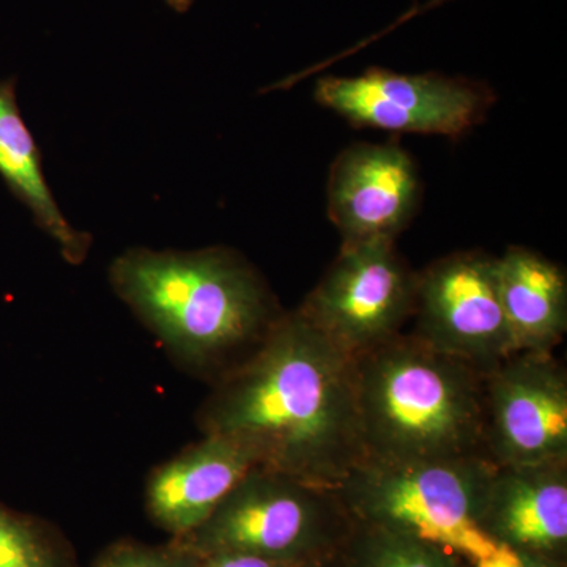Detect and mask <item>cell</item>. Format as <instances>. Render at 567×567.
<instances>
[{"label": "cell", "mask_w": 567, "mask_h": 567, "mask_svg": "<svg viewBox=\"0 0 567 567\" xmlns=\"http://www.w3.org/2000/svg\"><path fill=\"white\" fill-rule=\"evenodd\" d=\"M196 423L203 435L244 443L259 466L315 486L338 487L365 458L353 360L298 309L213 383Z\"/></svg>", "instance_id": "6da1fadb"}, {"label": "cell", "mask_w": 567, "mask_h": 567, "mask_svg": "<svg viewBox=\"0 0 567 567\" xmlns=\"http://www.w3.org/2000/svg\"><path fill=\"white\" fill-rule=\"evenodd\" d=\"M112 289L173 361L210 385L245 363L284 315L259 271L234 249H128Z\"/></svg>", "instance_id": "7a4b0ae2"}, {"label": "cell", "mask_w": 567, "mask_h": 567, "mask_svg": "<svg viewBox=\"0 0 567 567\" xmlns=\"http://www.w3.org/2000/svg\"><path fill=\"white\" fill-rule=\"evenodd\" d=\"M353 360L365 458L383 462L486 457L487 369L398 334Z\"/></svg>", "instance_id": "3957f363"}, {"label": "cell", "mask_w": 567, "mask_h": 567, "mask_svg": "<svg viewBox=\"0 0 567 567\" xmlns=\"http://www.w3.org/2000/svg\"><path fill=\"white\" fill-rule=\"evenodd\" d=\"M494 464L484 457L383 462L364 458L336 487L357 522L416 537L477 561L498 550L480 527Z\"/></svg>", "instance_id": "277c9868"}, {"label": "cell", "mask_w": 567, "mask_h": 567, "mask_svg": "<svg viewBox=\"0 0 567 567\" xmlns=\"http://www.w3.org/2000/svg\"><path fill=\"white\" fill-rule=\"evenodd\" d=\"M352 527L336 488L254 466L199 528L173 540L194 555L241 551L301 565L334 557Z\"/></svg>", "instance_id": "5b68a950"}, {"label": "cell", "mask_w": 567, "mask_h": 567, "mask_svg": "<svg viewBox=\"0 0 567 567\" xmlns=\"http://www.w3.org/2000/svg\"><path fill=\"white\" fill-rule=\"evenodd\" d=\"M415 282L394 241L342 245L298 311L336 349L357 358L402 333L415 309Z\"/></svg>", "instance_id": "8992f818"}, {"label": "cell", "mask_w": 567, "mask_h": 567, "mask_svg": "<svg viewBox=\"0 0 567 567\" xmlns=\"http://www.w3.org/2000/svg\"><path fill=\"white\" fill-rule=\"evenodd\" d=\"M483 446L496 466L567 461V371L551 352H514L487 369Z\"/></svg>", "instance_id": "52a82bcc"}, {"label": "cell", "mask_w": 567, "mask_h": 567, "mask_svg": "<svg viewBox=\"0 0 567 567\" xmlns=\"http://www.w3.org/2000/svg\"><path fill=\"white\" fill-rule=\"evenodd\" d=\"M316 100L360 128L458 137L483 121L494 95L461 78L369 69L352 78H322Z\"/></svg>", "instance_id": "ba28073f"}, {"label": "cell", "mask_w": 567, "mask_h": 567, "mask_svg": "<svg viewBox=\"0 0 567 567\" xmlns=\"http://www.w3.org/2000/svg\"><path fill=\"white\" fill-rule=\"evenodd\" d=\"M413 319L417 338L480 368L514 353L496 259L486 252L450 254L416 274Z\"/></svg>", "instance_id": "9c48e42d"}, {"label": "cell", "mask_w": 567, "mask_h": 567, "mask_svg": "<svg viewBox=\"0 0 567 567\" xmlns=\"http://www.w3.org/2000/svg\"><path fill=\"white\" fill-rule=\"evenodd\" d=\"M417 199L415 163L398 145H352L331 167L328 215L342 245L395 241L412 221Z\"/></svg>", "instance_id": "30bf717a"}, {"label": "cell", "mask_w": 567, "mask_h": 567, "mask_svg": "<svg viewBox=\"0 0 567 567\" xmlns=\"http://www.w3.org/2000/svg\"><path fill=\"white\" fill-rule=\"evenodd\" d=\"M480 527L498 546L561 563L567 544V461L495 465Z\"/></svg>", "instance_id": "8fae6325"}, {"label": "cell", "mask_w": 567, "mask_h": 567, "mask_svg": "<svg viewBox=\"0 0 567 567\" xmlns=\"http://www.w3.org/2000/svg\"><path fill=\"white\" fill-rule=\"evenodd\" d=\"M254 466L259 464L252 451L234 436L204 435L152 470L145 509L173 539L189 535Z\"/></svg>", "instance_id": "7c38bea8"}, {"label": "cell", "mask_w": 567, "mask_h": 567, "mask_svg": "<svg viewBox=\"0 0 567 567\" xmlns=\"http://www.w3.org/2000/svg\"><path fill=\"white\" fill-rule=\"evenodd\" d=\"M496 275L514 352H554L567 330L565 270L539 252L511 246L496 259Z\"/></svg>", "instance_id": "4fadbf2b"}, {"label": "cell", "mask_w": 567, "mask_h": 567, "mask_svg": "<svg viewBox=\"0 0 567 567\" xmlns=\"http://www.w3.org/2000/svg\"><path fill=\"white\" fill-rule=\"evenodd\" d=\"M17 78L0 81V178L33 221L61 248L70 265H81L91 251L92 235L74 229L52 196L43 173V156L22 118Z\"/></svg>", "instance_id": "5bb4252c"}, {"label": "cell", "mask_w": 567, "mask_h": 567, "mask_svg": "<svg viewBox=\"0 0 567 567\" xmlns=\"http://www.w3.org/2000/svg\"><path fill=\"white\" fill-rule=\"evenodd\" d=\"M334 561L336 567H462L445 548L357 520Z\"/></svg>", "instance_id": "9a60e30c"}, {"label": "cell", "mask_w": 567, "mask_h": 567, "mask_svg": "<svg viewBox=\"0 0 567 567\" xmlns=\"http://www.w3.org/2000/svg\"><path fill=\"white\" fill-rule=\"evenodd\" d=\"M0 567H81L61 529L0 502Z\"/></svg>", "instance_id": "2e32d148"}, {"label": "cell", "mask_w": 567, "mask_h": 567, "mask_svg": "<svg viewBox=\"0 0 567 567\" xmlns=\"http://www.w3.org/2000/svg\"><path fill=\"white\" fill-rule=\"evenodd\" d=\"M197 557L177 543L152 547L126 539L112 544L93 567H196Z\"/></svg>", "instance_id": "e0dca14e"}, {"label": "cell", "mask_w": 567, "mask_h": 567, "mask_svg": "<svg viewBox=\"0 0 567 567\" xmlns=\"http://www.w3.org/2000/svg\"><path fill=\"white\" fill-rule=\"evenodd\" d=\"M196 567H297L295 563L278 561L259 557V555L241 554V551H216V554L196 555Z\"/></svg>", "instance_id": "ac0fdd59"}, {"label": "cell", "mask_w": 567, "mask_h": 567, "mask_svg": "<svg viewBox=\"0 0 567 567\" xmlns=\"http://www.w3.org/2000/svg\"><path fill=\"white\" fill-rule=\"evenodd\" d=\"M470 565L472 567H561V563L520 554L505 546H499L492 557L470 561Z\"/></svg>", "instance_id": "d6986e66"}, {"label": "cell", "mask_w": 567, "mask_h": 567, "mask_svg": "<svg viewBox=\"0 0 567 567\" xmlns=\"http://www.w3.org/2000/svg\"><path fill=\"white\" fill-rule=\"evenodd\" d=\"M445 2H450V0H429V2L425 3V6L420 7V9L409 11V13H406L405 17H402L401 20L395 22L393 28H395V25L402 24V22H404L406 20H412V18L416 17V14L425 13V11L431 10V9H436V7H440V6H442V3H445ZM390 31H391V28L388 29V31L383 32L382 35H385V33L390 32Z\"/></svg>", "instance_id": "ffe728a7"}, {"label": "cell", "mask_w": 567, "mask_h": 567, "mask_svg": "<svg viewBox=\"0 0 567 567\" xmlns=\"http://www.w3.org/2000/svg\"><path fill=\"white\" fill-rule=\"evenodd\" d=\"M166 3L177 13H185V11L192 9L194 0H166Z\"/></svg>", "instance_id": "44dd1931"}, {"label": "cell", "mask_w": 567, "mask_h": 567, "mask_svg": "<svg viewBox=\"0 0 567 567\" xmlns=\"http://www.w3.org/2000/svg\"><path fill=\"white\" fill-rule=\"evenodd\" d=\"M297 567H336L334 557L324 559H315V561L301 563Z\"/></svg>", "instance_id": "7402d4cb"}]
</instances>
